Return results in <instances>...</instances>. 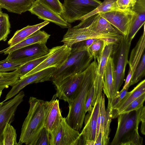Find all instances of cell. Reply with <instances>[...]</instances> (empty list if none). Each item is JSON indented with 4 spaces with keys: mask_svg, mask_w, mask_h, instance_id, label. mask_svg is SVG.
<instances>
[{
    "mask_svg": "<svg viewBox=\"0 0 145 145\" xmlns=\"http://www.w3.org/2000/svg\"><path fill=\"white\" fill-rule=\"evenodd\" d=\"M56 97L54 95L50 101L30 97L29 108L22 124L18 145H36L53 102Z\"/></svg>",
    "mask_w": 145,
    "mask_h": 145,
    "instance_id": "6da1fadb",
    "label": "cell"
},
{
    "mask_svg": "<svg viewBox=\"0 0 145 145\" xmlns=\"http://www.w3.org/2000/svg\"><path fill=\"white\" fill-rule=\"evenodd\" d=\"M97 62L94 60L86 69L79 92L75 99L68 103L69 111L66 120L72 128L80 132L83 125L86 112L85 105L88 93L95 78Z\"/></svg>",
    "mask_w": 145,
    "mask_h": 145,
    "instance_id": "7a4b0ae2",
    "label": "cell"
},
{
    "mask_svg": "<svg viewBox=\"0 0 145 145\" xmlns=\"http://www.w3.org/2000/svg\"><path fill=\"white\" fill-rule=\"evenodd\" d=\"M140 108L118 116V126L111 145H142L143 138L138 132Z\"/></svg>",
    "mask_w": 145,
    "mask_h": 145,
    "instance_id": "3957f363",
    "label": "cell"
},
{
    "mask_svg": "<svg viewBox=\"0 0 145 145\" xmlns=\"http://www.w3.org/2000/svg\"><path fill=\"white\" fill-rule=\"evenodd\" d=\"M87 50L75 51L71 49L67 61L53 73L51 80L54 84L65 78L83 72L93 59Z\"/></svg>",
    "mask_w": 145,
    "mask_h": 145,
    "instance_id": "277c9868",
    "label": "cell"
},
{
    "mask_svg": "<svg viewBox=\"0 0 145 145\" xmlns=\"http://www.w3.org/2000/svg\"><path fill=\"white\" fill-rule=\"evenodd\" d=\"M101 3L98 0H64L60 16L68 23H72L80 20Z\"/></svg>",
    "mask_w": 145,
    "mask_h": 145,
    "instance_id": "5b68a950",
    "label": "cell"
},
{
    "mask_svg": "<svg viewBox=\"0 0 145 145\" xmlns=\"http://www.w3.org/2000/svg\"><path fill=\"white\" fill-rule=\"evenodd\" d=\"M123 35L117 30L110 33H101L92 31L88 27L68 28L61 42L63 45L71 47L75 43L91 39H102L107 41L109 39H120Z\"/></svg>",
    "mask_w": 145,
    "mask_h": 145,
    "instance_id": "8992f818",
    "label": "cell"
},
{
    "mask_svg": "<svg viewBox=\"0 0 145 145\" xmlns=\"http://www.w3.org/2000/svg\"><path fill=\"white\" fill-rule=\"evenodd\" d=\"M131 42L123 35L116 46L117 53L114 80V97L119 92L124 80L126 66L128 63V57ZM113 97V98H114Z\"/></svg>",
    "mask_w": 145,
    "mask_h": 145,
    "instance_id": "52a82bcc",
    "label": "cell"
},
{
    "mask_svg": "<svg viewBox=\"0 0 145 145\" xmlns=\"http://www.w3.org/2000/svg\"><path fill=\"white\" fill-rule=\"evenodd\" d=\"M85 71L68 76L54 84L56 90V97L68 103L74 100L80 89Z\"/></svg>",
    "mask_w": 145,
    "mask_h": 145,
    "instance_id": "ba28073f",
    "label": "cell"
},
{
    "mask_svg": "<svg viewBox=\"0 0 145 145\" xmlns=\"http://www.w3.org/2000/svg\"><path fill=\"white\" fill-rule=\"evenodd\" d=\"M79 132L72 128L63 118L59 125L50 133V145H78Z\"/></svg>",
    "mask_w": 145,
    "mask_h": 145,
    "instance_id": "9c48e42d",
    "label": "cell"
},
{
    "mask_svg": "<svg viewBox=\"0 0 145 145\" xmlns=\"http://www.w3.org/2000/svg\"><path fill=\"white\" fill-rule=\"evenodd\" d=\"M122 35L128 34L135 12L131 9L125 10H111L99 13Z\"/></svg>",
    "mask_w": 145,
    "mask_h": 145,
    "instance_id": "30bf717a",
    "label": "cell"
},
{
    "mask_svg": "<svg viewBox=\"0 0 145 145\" xmlns=\"http://www.w3.org/2000/svg\"><path fill=\"white\" fill-rule=\"evenodd\" d=\"M71 51V47L64 45L53 47L50 49L49 55L46 59L21 78L49 67L59 69L67 61Z\"/></svg>",
    "mask_w": 145,
    "mask_h": 145,
    "instance_id": "8fae6325",
    "label": "cell"
},
{
    "mask_svg": "<svg viewBox=\"0 0 145 145\" xmlns=\"http://www.w3.org/2000/svg\"><path fill=\"white\" fill-rule=\"evenodd\" d=\"M49 49L46 43H36L13 51L8 54L6 59L22 64L48 54Z\"/></svg>",
    "mask_w": 145,
    "mask_h": 145,
    "instance_id": "7c38bea8",
    "label": "cell"
},
{
    "mask_svg": "<svg viewBox=\"0 0 145 145\" xmlns=\"http://www.w3.org/2000/svg\"><path fill=\"white\" fill-rule=\"evenodd\" d=\"M57 69L55 67H49L19 79L12 86L3 102H5L15 96L29 84L51 80L53 73Z\"/></svg>",
    "mask_w": 145,
    "mask_h": 145,
    "instance_id": "4fadbf2b",
    "label": "cell"
},
{
    "mask_svg": "<svg viewBox=\"0 0 145 145\" xmlns=\"http://www.w3.org/2000/svg\"><path fill=\"white\" fill-rule=\"evenodd\" d=\"M25 95L21 91L12 99L3 102L0 108V145H1L3 134L6 127L14 121L18 106L23 101Z\"/></svg>",
    "mask_w": 145,
    "mask_h": 145,
    "instance_id": "5bb4252c",
    "label": "cell"
},
{
    "mask_svg": "<svg viewBox=\"0 0 145 145\" xmlns=\"http://www.w3.org/2000/svg\"><path fill=\"white\" fill-rule=\"evenodd\" d=\"M29 11L37 16L38 18L54 23L62 28L71 27L70 24L66 22L41 0H35Z\"/></svg>",
    "mask_w": 145,
    "mask_h": 145,
    "instance_id": "9a60e30c",
    "label": "cell"
},
{
    "mask_svg": "<svg viewBox=\"0 0 145 145\" xmlns=\"http://www.w3.org/2000/svg\"><path fill=\"white\" fill-rule=\"evenodd\" d=\"M100 94L97 96L92 110L85 116V125L79 137L78 145H85L88 140L95 141L96 134L97 118L99 109Z\"/></svg>",
    "mask_w": 145,
    "mask_h": 145,
    "instance_id": "2e32d148",
    "label": "cell"
},
{
    "mask_svg": "<svg viewBox=\"0 0 145 145\" xmlns=\"http://www.w3.org/2000/svg\"><path fill=\"white\" fill-rule=\"evenodd\" d=\"M117 44L107 42L99 61L97 63L93 84L95 88L94 99L95 101L97 96L103 90L104 75L109 57L112 54Z\"/></svg>",
    "mask_w": 145,
    "mask_h": 145,
    "instance_id": "e0dca14e",
    "label": "cell"
},
{
    "mask_svg": "<svg viewBox=\"0 0 145 145\" xmlns=\"http://www.w3.org/2000/svg\"><path fill=\"white\" fill-rule=\"evenodd\" d=\"M145 48V24H144L143 33L136 45L132 50L128 64L129 68L124 86L122 89L129 88V84L132 76L138 66L144 53Z\"/></svg>",
    "mask_w": 145,
    "mask_h": 145,
    "instance_id": "ac0fdd59",
    "label": "cell"
},
{
    "mask_svg": "<svg viewBox=\"0 0 145 145\" xmlns=\"http://www.w3.org/2000/svg\"><path fill=\"white\" fill-rule=\"evenodd\" d=\"M73 27H88L97 32L105 33L117 30L100 13L91 16L84 20Z\"/></svg>",
    "mask_w": 145,
    "mask_h": 145,
    "instance_id": "d6986e66",
    "label": "cell"
},
{
    "mask_svg": "<svg viewBox=\"0 0 145 145\" xmlns=\"http://www.w3.org/2000/svg\"><path fill=\"white\" fill-rule=\"evenodd\" d=\"M131 9L135 12V14L126 36L127 40L130 42H131L137 32L145 24V0H137L135 5Z\"/></svg>",
    "mask_w": 145,
    "mask_h": 145,
    "instance_id": "ffe728a7",
    "label": "cell"
},
{
    "mask_svg": "<svg viewBox=\"0 0 145 145\" xmlns=\"http://www.w3.org/2000/svg\"><path fill=\"white\" fill-rule=\"evenodd\" d=\"M145 93V80L140 82L131 91L127 92L125 96L112 109V119L117 117L120 113L132 101Z\"/></svg>",
    "mask_w": 145,
    "mask_h": 145,
    "instance_id": "44dd1931",
    "label": "cell"
},
{
    "mask_svg": "<svg viewBox=\"0 0 145 145\" xmlns=\"http://www.w3.org/2000/svg\"><path fill=\"white\" fill-rule=\"evenodd\" d=\"M50 35L44 31L38 30L28 37L12 46L0 51V54H8L18 49L36 43H46Z\"/></svg>",
    "mask_w": 145,
    "mask_h": 145,
    "instance_id": "7402d4cb",
    "label": "cell"
},
{
    "mask_svg": "<svg viewBox=\"0 0 145 145\" xmlns=\"http://www.w3.org/2000/svg\"><path fill=\"white\" fill-rule=\"evenodd\" d=\"M115 66L113 58L111 56L108 59L103 82V90L108 99L111 103L114 97Z\"/></svg>",
    "mask_w": 145,
    "mask_h": 145,
    "instance_id": "603a6c76",
    "label": "cell"
},
{
    "mask_svg": "<svg viewBox=\"0 0 145 145\" xmlns=\"http://www.w3.org/2000/svg\"><path fill=\"white\" fill-rule=\"evenodd\" d=\"M35 0H0V8L8 12L21 14L29 11Z\"/></svg>",
    "mask_w": 145,
    "mask_h": 145,
    "instance_id": "cb8c5ba5",
    "label": "cell"
},
{
    "mask_svg": "<svg viewBox=\"0 0 145 145\" xmlns=\"http://www.w3.org/2000/svg\"><path fill=\"white\" fill-rule=\"evenodd\" d=\"M63 118L59 108V101L55 99L53 102L46 119L44 127L50 133L59 125Z\"/></svg>",
    "mask_w": 145,
    "mask_h": 145,
    "instance_id": "d4e9b609",
    "label": "cell"
},
{
    "mask_svg": "<svg viewBox=\"0 0 145 145\" xmlns=\"http://www.w3.org/2000/svg\"><path fill=\"white\" fill-rule=\"evenodd\" d=\"M49 23V22L44 21L42 22L35 25H28L17 31L8 41V44L9 46H12L16 44Z\"/></svg>",
    "mask_w": 145,
    "mask_h": 145,
    "instance_id": "484cf974",
    "label": "cell"
},
{
    "mask_svg": "<svg viewBox=\"0 0 145 145\" xmlns=\"http://www.w3.org/2000/svg\"><path fill=\"white\" fill-rule=\"evenodd\" d=\"M112 119L111 103L108 102L107 109L106 110L105 119L103 125V133L102 138V145H106L109 140L110 125Z\"/></svg>",
    "mask_w": 145,
    "mask_h": 145,
    "instance_id": "4316f807",
    "label": "cell"
},
{
    "mask_svg": "<svg viewBox=\"0 0 145 145\" xmlns=\"http://www.w3.org/2000/svg\"><path fill=\"white\" fill-rule=\"evenodd\" d=\"M49 55V53L46 55L29 61L20 66L18 69L20 79L36 67Z\"/></svg>",
    "mask_w": 145,
    "mask_h": 145,
    "instance_id": "83f0119b",
    "label": "cell"
},
{
    "mask_svg": "<svg viewBox=\"0 0 145 145\" xmlns=\"http://www.w3.org/2000/svg\"><path fill=\"white\" fill-rule=\"evenodd\" d=\"M108 42L102 39H98L87 48L90 56L98 62L100 59L104 48Z\"/></svg>",
    "mask_w": 145,
    "mask_h": 145,
    "instance_id": "f1b7e54d",
    "label": "cell"
},
{
    "mask_svg": "<svg viewBox=\"0 0 145 145\" xmlns=\"http://www.w3.org/2000/svg\"><path fill=\"white\" fill-rule=\"evenodd\" d=\"M16 130L11 124L5 128L3 134L1 145H18Z\"/></svg>",
    "mask_w": 145,
    "mask_h": 145,
    "instance_id": "f546056e",
    "label": "cell"
},
{
    "mask_svg": "<svg viewBox=\"0 0 145 145\" xmlns=\"http://www.w3.org/2000/svg\"><path fill=\"white\" fill-rule=\"evenodd\" d=\"M10 24L8 15L2 12L0 13V41H5L10 33Z\"/></svg>",
    "mask_w": 145,
    "mask_h": 145,
    "instance_id": "4dcf8cb0",
    "label": "cell"
},
{
    "mask_svg": "<svg viewBox=\"0 0 145 145\" xmlns=\"http://www.w3.org/2000/svg\"><path fill=\"white\" fill-rule=\"evenodd\" d=\"M116 0H104L95 9L83 17L80 20L82 21L98 13L113 10L114 6Z\"/></svg>",
    "mask_w": 145,
    "mask_h": 145,
    "instance_id": "1f68e13d",
    "label": "cell"
},
{
    "mask_svg": "<svg viewBox=\"0 0 145 145\" xmlns=\"http://www.w3.org/2000/svg\"><path fill=\"white\" fill-rule=\"evenodd\" d=\"M138 66L134 72L130 80L129 86L137 83L145 74V54L144 53Z\"/></svg>",
    "mask_w": 145,
    "mask_h": 145,
    "instance_id": "d6a6232c",
    "label": "cell"
},
{
    "mask_svg": "<svg viewBox=\"0 0 145 145\" xmlns=\"http://www.w3.org/2000/svg\"><path fill=\"white\" fill-rule=\"evenodd\" d=\"M22 65L19 62L11 61L6 58L0 61V73L14 71Z\"/></svg>",
    "mask_w": 145,
    "mask_h": 145,
    "instance_id": "836d02e7",
    "label": "cell"
},
{
    "mask_svg": "<svg viewBox=\"0 0 145 145\" xmlns=\"http://www.w3.org/2000/svg\"><path fill=\"white\" fill-rule=\"evenodd\" d=\"M145 100V93H144L131 103L120 114L138 110L143 106Z\"/></svg>",
    "mask_w": 145,
    "mask_h": 145,
    "instance_id": "e575fe53",
    "label": "cell"
},
{
    "mask_svg": "<svg viewBox=\"0 0 145 145\" xmlns=\"http://www.w3.org/2000/svg\"><path fill=\"white\" fill-rule=\"evenodd\" d=\"M137 0H117L113 10H125L131 9L135 5Z\"/></svg>",
    "mask_w": 145,
    "mask_h": 145,
    "instance_id": "d590c367",
    "label": "cell"
},
{
    "mask_svg": "<svg viewBox=\"0 0 145 145\" xmlns=\"http://www.w3.org/2000/svg\"><path fill=\"white\" fill-rule=\"evenodd\" d=\"M95 88L93 83L89 89L86 98L85 110L86 113L87 112L92 110L95 103L94 99Z\"/></svg>",
    "mask_w": 145,
    "mask_h": 145,
    "instance_id": "8d00e7d4",
    "label": "cell"
},
{
    "mask_svg": "<svg viewBox=\"0 0 145 145\" xmlns=\"http://www.w3.org/2000/svg\"><path fill=\"white\" fill-rule=\"evenodd\" d=\"M36 145H50V133L44 127L39 133Z\"/></svg>",
    "mask_w": 145,
    "mask_h": 145,
    "instance_id": "74e56055",
    "label": "cell"
},
{
    "mask_svg": "<svg viewBox=\"0 0 145 145\" xmlns=\"http://www.w3.org/2000/svg\"><path fill=\"white\" fill-rule=\"evenodd\" d=\"M43 3L60 15L63 12L62 4L59 0H41Z\"/></svg>",
    "mask_w": 145,
    "mask_h": 145,
    "instance_id": "f35d334b",
    "label": "cell"
},
{
    "mask_svg": "<svg viewBox=\"0 0 145 145\" xmlns=\"http://www.w3.org/2000/svg\"><path fill=\"white\" fill-rule=\"evenodd\" d=\"M129 88L122 89L113 98L111 105L112 109H113L123 99L128 92Z\"/></svg>",
    "mask_w": 145,
    "mask_h": 145,
    "instance_id": "ab89813d",
    "label": "cell"
},
{
    "mask_svg": "<svg viewBox=\"0 0 145 145\" xmlns=\"http://www.w3.org/2000/svg\"><path fill=\"white\" fill-rule=\"evenodd\" d=\"M140 116L141 125L140 131L143 135L145 134V106L143 105L140 108Z\"/></svg>",
    "mask_w": 145,
    "mask_h": 145,
    "instance_id": "60d3db41",
    "label": "cell"
},
{
    "mask_svg": "<svg viewBox=\"0 0 145 145\" xmlns=\"http://www.w3.org/2000/svg\"><path fill=\"white\" fill-rule=\"evenodd\" d=\"M102 137L101 133L99 132L98 136L94 141V145H102Z\"/></svg>",
    "mask_w": 145,
    "mask_h": 145,
    "instance_id": "b9f144b4",
    "label": "cell"
},
{
    "mask_svg": "<svg viewBox=\"0 0 145 145\" xmlns=\"http://www.w3.org/2000/svg\"><path fill=\"white\" fill-rule=\"evenodd\" d=\"M3 90H0V98L2 93Z\"/></svg>",
    "mask_w": 145,
    "mask_h": 145,
    "instance_id": "7bdbcfd3",
    "label": "cell"
},
{
    "mask_svg": "<svg viewBox=\"0 0 145 145\" xmlns=\"http://www.w3.org/2000/svg\"><path fill=\"white\" fill-rule=\"evenodd\" d=\"M3 102H2L1 103H0V108L1 107V106L2 104L3 103Z\"/></svg>",
    "mask_w": 145,
    "mask_h": 145,
    "instance_id": "ee69618b",
    "label": "cell"
},
{
    "mask_svg": "<svg viewBox=\"0 0 145 145\" xmlns=\"http://www.w3.org/2000/svg\"><path fill=\"white\" fill-rule=\"evenodd\" d=\"M3 12L2 11L1 8H0V13Z\"/></svg>",
    "mask_w": 145,
    "mask_h": 145,
    "instance_id": "f6af8a7d",
    "label": "cell"
}]
</instances>
